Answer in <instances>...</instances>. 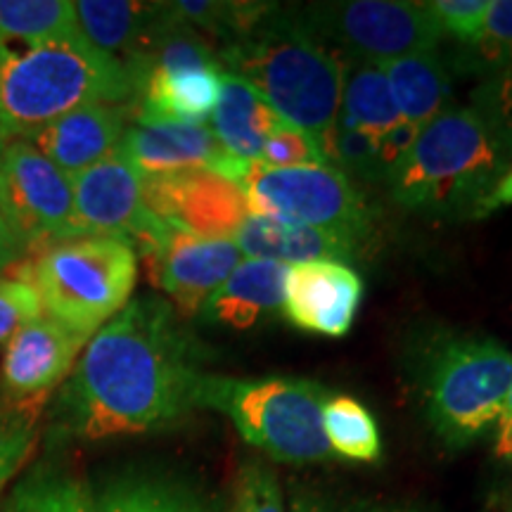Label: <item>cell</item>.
I'll return each mask as SVG.
<instances>
[{
	"label": "cell",
	"instance_id": "1",
	"mask_svg": "<svg viewBox=\"0 0 512 512\" xmlns=\"http://www.w3.org/2000/svg\"><path fill=\"white\" fill-rule=\"evenodd\" d=\"M204 358L169 299H131L83 347L55 401L57 427L100 441L174 425L197 408Z\"/></svg>",
	"mask_w": 512,
	"mask_h": 512
},
{
	"label": "cell",
	"instance_id": "2",
	"mask_svg": "<svg viewBox=\"0 0 512 512\" xmlns=\"http://www.w3.org/2000/svg\"><path fill=\"white\" fill-rule=\"evenodd\" d=\"M138 83L124 64L81 34L19 46L0 43V136L27 138L41 126L93 102H124Z\"/></svg>",
	"mask_w": 512,
	"mask_h": 512
},
{
	"label": "cell",
	"instance_id": "3",
	"mask_svg": "<svg viewBox=\"0 0 512 512\" xmlns=\"http://www.w3.org/2000/svg\"><path fill=\"white\" fill-rule=\"evenodd\" d=\"M223 72L238 76L285 124L302 128L323 145L342 102V60L294 22L290 10L261 19L216 55Z\"/></svg>",
	"mask_w": 512,
	"mask_h": 512
},
{
	"label": "cell",
	"instance_id": "4",
	"mask_svg": "<svg viewBox=\"0 0 512 512\" xmlns=\"http://www.w3.org/2000/svg\"><path fill=\"white\" fill-rule=\"evenodd\" d=\"M512 159L470 107H451L422 126L387 185L403 209L477 219Z\"/></svg>",
	"mask_w": 512,
	"mask_h": 512
},
{
	"label": "cell",
	"instance_id": "5",
	"mask_svg": "<svg viewBox=\"0 0 512 512\" xmlns=\"http://www.w3.org/2000/svg\"><path fill=\"white\" fill-rule=\"evenodd\" d=\"M19 278L34 285L46 316L91 342L131 302L138 252L117 238L76 235L41 249Z\"/></svg>",
	"mask_w": 512,
	"mask_h": 512
},
{
	"label": "cell",
	"instance_id": "6",
	"mask_svg": "<svg viewBox=\"0 0 512 512\" xmlns=\"http://www.w3.org/2000/svg\"><path fill=\"white\" fill-rule=\"evenodd\" d=\"M328 389L299 377L204 375L197 408L219 411L238 427L242 439L280 463H316L332 448L323 430Z\"/></svg>",
	"mask_w": 512,
	"mask_h": 512
},
{
	"label": "cell",
	"instance_id": "7",
	"mask_svg": "<svg viewBox=\"0 0 512 512\" xmlns=\"http://www.w3.org/2000/svg\"><path fill=\"white\" fill-rule=\"evenodd\" d=\"M512 354L486 335H444L427 349L422 392L427 418L448 446H467L503 411Z\"/></svg>",
	"mask_w": 512,
	"mask_h": 512
},
{
	"label": "cell",
	"instance_id": "8",
	"mask_svg": "<svg viewBox=\"0 0 512 512\" xmlns=\"http://www.w3.org/2000/svg\"><path fill=\"white\" fill-rule=\"evenodd\" d=\"M299 29L318 43H335L347 60L389 62L439 50L444 34L427 3L403 0H347L290 8Z\"/></svg>",
	"mask_w": 512,
	"mask_h": 512
},
{
	"label": "cell",
	"instance_id": "9",
	"mask_svg": "<svg viewBox=\"0 0 512 512\" xmlns=\"http://www.w3.org/2000/svg\"><path fill=\"white\" fill-rule=\"evenodd\" d=\"M238 185L245 190L252 216L368 238L373 223L368 204L351 178L335 166L266 169L249 162Z\"/></svg>",
	"mask_w": 512,
	"mask_h": 512
},
{
	"label": "cell",
	"instance_id": "10",
	"mask_svg": "<svg viewBox=\"0 0 512 512\" xmlns=\"http://www.w3.org/2000/svg\"><path fill=\"white\" fill-rule=\"evenodd\" d=\"M0 209L24 254L83 235L72 178L24 138L0 136Z\"/></svg>",
	"mask_w": 512,
	"mask_h": 512
},
{
	"label": "cell",
	"instance_id": "11",
	"mask_svg": "<svg viewBox=\"0 0 512 512\" xmlns=\"http://www.w3.org/2000/svg\"><path fill=\"white\" fill-rule=\"evenodd\" d=\"M223 67L195 29L178 22L138 74V117L207 124L221 93Z\"/></svg>",
	"mask_w": 512,
	"mask_h": 512
},
{
	"label": "cell",
	"instance_id": "12",
	"mask_svg": "<svg viewBox=\"0 0 512 512\" xmlns=\"http://www.w3.org/2000/svg\"><path fill=\"white\" fill-rule=\"evenodd\" d=\"M136 247L147 259L155 285L169 297L178 316H197L242 261V252L233 240L202 238L162 219Z\"/></svg>",
	"mask_w": 512,
	"mask_h": 512
},
{
	"label": "cell",
	"instance_id": "13",
	"mask_svg": "<svg viewBox=\"0 0 512 512\" xmlns=\"http://www.w3.org/2000/svg\"><path fill=\"white\" fill-rule=\"evenodd\" d=\"M143 190L157 219L202 238L233 240L249 216L245 190L211 169L143 176Z\"/></svg>",
	"mask_w": 512,
	"mask_h": 512
},
{
	"label": "cell",
	"instance_id": "14",
	"mask_svg": "<svg viewBox=\"0 0 512 512\" xmlns=\"http://www.w3.org/2000/svg\"><path fill=\"white\" fill-rule=\"evenodd\" d=\"M69 178L83 235H105L136 247L157 228L159 219L145 204L143 176L121 152Z\"/></svg>",
	"mask_w": 512,
	"mask_h": 512
},
{
	"label": "cell",
	"instance_id": "15",
	"mask_svg": "<svg viewBox=\"0 0 512 512\" xmlns=\"http://www.w3.org/2000/svg\"><path fill=\"white\" fill-rule=\"evenodd\" d=\"M119 152L140 176L211 169L238 183L249 164L230 157L207 124H176V121L136 119V124L126 128Z\"/></svg>",
	"mask_w": 512,
	"mask_h": 512
},
{
	"label": "cell",
	"instance_id": "16",
	"mask_svg": "<svg viewBox=\"0 0 512 512\" xmlns=\"http://www.w3.org/2000/svg\"><path fill=\"white\" fill-rule=\"evenodd\" d=\"M74 12L81 36L95 50L124 64L136 83L159 43L181 22L171 3L79 0Z\"/></svg>",
	"mask_w": 512,
	"mask_h": 512
},
{
	"label": "cell",
	"instance_id": "17",
	"mask_svg": "<svg viewBox=\"0 0 512 512\" xmlns=\"http://www.w3.org/2000/svg\"><path fill=\"white\" fill-rule=\"evenodd\" d=\"M86 337L43 313L10 337L3 358V389L10 403H46L57 384L74 370Z\"/></svg>",
	"mask_w": 512,
	"mask_h": 512
},
{
	"label": "cell",
	"instance_id": "18",
	"mask_svg": "<svg viewBox=\"0 0 512 512\" xmlns=\"http://www.w3.org/2000/svg\"><path fill=\"white\" fill-rule=\"evenodd\" d=\"M363 299V280L337 261L290 266L283 311L294 328L323 337H344L354 325Z\"/></svg>",
	"mask_w": 512,
	"mask_h": 512
},
{
	"label": "cell",
	"instance_id": "19",
	"mask_svg": "<svg viewBox=\"0 0 512 512\" xmlns=\"http://www.w3.org/2000/svg\"><path fill=\"white\" fill-rule=\"evenodd\" d=\"M128 117V102H93L62 114L24 140H29L57 169L74 176L119 152Z\"/></svg>",
	"mask_w": 512,
	"mask_h": 512
},
{
	"label": "cell",
	"instance_id": "20",
	"mask_svg": "<svg viewBox=\"0 0 512 512\" xmlns=\"http://www.w3.org/2000/svg\"><path fill=\"white\" fill-rule=\"evenodd\" d=\"M249 259H268L280 264H311V261H351L361 242L354 235L311 226H294L249 214L233 238Z\"/></svg>",
	"mask_w": 512,
	"mask_h": 512
},
{
	"label": "cell",
	"instance_id": "21",
	"mask_svg": "<svg viewBox=\"0 0 512 512\" xmlns=\"http://www.w3.org/2000/svg\"><path fill=\"white\" fill-rule=\"evenodd\" d=\"M290 266L268 259H242L226 283L202 306L200 316L209 323L247 330L283 306L285 278Z\"/></svg>",
	"mask_w": 512,
	"mask_h": 512
},
{
	"label": "cell",
	"instance_id": "22",
	"mask_svg": "<svg viewBox=\"0 0 512 512\" xmlns=\"http://www.w3.org/2000/svg\"><path fill=\"white\" fill-rule=\"evenodd\" d=\"M283 124L278 112L238 76L221 74V93L209 117V131L230 157L259 162L266 138Z\"/></svg>",
	"mask_w": 512,
	"mask_h": 512
},
{
	"label": "cell",
	"instance_id": "23",
	"mask_svg": "<svg viewBox=\"0 0 512 512\" xmlns=\"http://www.w3.org/2000/svg\"><path fill=\"white\" fill-rule=\"evenodd\" d=\"M380 67L406 124L422 128L441 112L451 110V74L439 50L399 57Z\"/></svg>",
	"mask_w": 512,
	"mask_h": 512
},
{
	"label": "cell",
	"instance_id": "24",
	"mask_svg": "<svg viewBox=\"0 0 512 512\" xmlns=\"http://www.w3.org/2000/svg\"><path fill=\"white\" fill-rule=\"evenodd\" d=\"M339 114L370 136H384L401 124L387 76L377 62H342V102Z\"/></svg>",
	"mask_w": 512,
	"mask_h": 512
},
{
	"label": "cell",
	"instance_id": "25",
	"mask_svg": "<svg viewBox=\"0 0 512 512\" xmlns=\"http://www.w3.org/2000/svg\"><path fill=\"white\" fill-rule=\"evenodd\" d=\"M81 34L72 0H0V43H46Z\"/></svg>",
	"mask_w": 512,
	"mask_h": 512
},
{
	"label": "cell",
	"instance_id": "26",
	"mask_svg": "<svg viewBox=\"0 0 512 512\" xmlns=\"http://www.w3.org/2000/svg\"><path fill=\"white\" fill-rule=\"evenodd\" d=\"M98 512H214V508L181 484L133 475L102 491Z\"/></svg>",
	"mask_w": 512,
	"mask_h": 512
},
{
	"label": "cell",
	"instance_id": "27",
	"mask_svg": "<svg viewBox=\"0 0 512 512\" xmlns=\"http://www.w3.org/2000/svg\"><path fill=\"white\" fill-rule=\"evenodd\" d=\"M325 439L337 456L373 463L380 458L382 441L377 422L363 403L351 396H330L323 406Z\"/></svg>",
	"mask_w": 512,
	"mask_h": 512
},
{
	"label": "cell",
	"instance_id": "28",
	"mask_svg": "<svg viewBox=\"0 0 512 512\" xmlns=\"http://www.w3.org/2000/svg\"><path fill=\"white\" fill-rule=\"evenodd\" d=\"M0 512H95L88 494L74 477L55 467H34L12 486Z\"/></svg>",
	"mask_w": 512,
	"mask_h": 512
},
{
	"label": "cell",
	"instance_id": "29",
	"mask_svg": "<svg viewBox=\"0 0 512 512\" xmlns=\"http://www.w3.org/2000/svg\"><path fill=\"white\" fill-rule=\"evenodd\" d=\"M323 152L330 166L342 171L344 176H356L361 181H384L387 183V166L382 162L377 136L361 131L349 124L342 114H337L335 124L323 138Z\"/></svg>",
	"mask_w": 512,
	"mask_h": 512
},
{
	"label": "cell",
	"instance_id": "30",
	"mask_svg": "<svg viewBox=\"0 0 512 512\" xmlns=\"http://www.w3.org/2000/svg\"><path fill=\"white\" fill-rule=\"evenodd\" d=\"M456 67L484 79L512 67V0H491L477 41L460 48Z\"/></svg>",
	"mask_w": 512,
	"mask_h": 512
},
{
	"label": "cell",
	"instance_id": "31",
	"mask_svg": "<svg viewBox=\"0 0 512 512\" xmlns=\"http://www.w3.org/2000/svg\"><path fill=\"white\" fill-rule=\"evenodd\" d=\"M41 408V401L0 408V494L34 456Z\"/></svg>",
	"mask_w": 512,
	"mask_h": 512
},
{
	"label": "cell",
	"instance_id": "32",
	"mask_svg": "<svg viewBox=\"0 0 512 512\" xmlns=\"http://www.w3.org/2000/svg\"><path fill=\"white\" fill-rule=\"evenodd\" d=\"M470 100V110H475L505 155L512 159V67L486 76Z\"/></svg>",
	"mask_w": 512,
	"mask_h": 512
},
{
	"label": "cell",
	"instance_id": "33",
	"mask_svg": "<svg viewBox=\"0 0 512 512\" xmlns=\"http://www.w3.org/2000/svg\"><path fill=\"white\" fill-rule=\"evenodd\" d=\"M259 164L266 169H297V166L328 164L323 147L302 128L280 124L261 147Z\"/></svg>",
	"mask_w": 512,
	"mask_h": 512
},
{
	"label": "cell",
	"instance_id": "34",
	"mask_svg": "<svg viewBox=\"0 0 512 512\" xmlns=\"http://www.w3.org/2000/svg\"><path fill=\"white\" fill-rule=\"evenodd\" d=\"M233 512H285L278 477L264 463L242 465L235 482Z\"/></svg>",
	"mask_w": 512,
	"mask_h": 512
},
{
	"label": "cell",
	"instance_id": "35",
	"mask_svg": "<svg viewBox=\"0 0 512 512\" xmlns=\"http://www.w3.org/2000/svg\"><path fill=\"white\" fill-rule=\"evenodd\" d=\"M427 5L441 34L456 38L460 48H465L477 41L491 0H434Z\"/></svg>",
	"mask_w": 512,
	"mask_h": 512
},
{
	"label": "cell",
	"instance_id": "36",
	"mask_svg": "<svg viewBox=\"0 0 512 512\" xmlns=\"http://www.w3.org/2000/svg\"><path fill=\"white\" fill-rule=\"evenodd\" d=\"M41 316L43 306L34 285L22 278L0 280V344Z\"/></svg>",
	"mask_w": 512,
	"mask_h": 512
},
{
	"label": "cell",
	"instance_id": "37",
	"mask_svg": "<svg viewBox=\"0 0 512 512\" xmlns=\"http://www.w3.org/2000/svg\"><path fill=\"white\" fill-rule=\"evenodd\" d=\"M294 512H418L411 508H389V505H332L313 498H299Z\"/></svg>",
	"mask_w": 512,
	"mask_h": 512
},
{
	"label": "cell",
	"instance_id": "38",
	"mask_svg": "<svg viewBox=\"0 0 512 512\" xmlns=\"http://www.w3.org/2000/svg\"><path fill=\"white\" fill-rule=\"evenodd\" d=\"M505 207H512V164L508 166V171L501 176V181L494 185V190L486 195L482 207H479L477 219H484V216L494 214V211L505 209Z\"/></svg>",
	"mask_w": 512,
	"mask_h": 512
},
{
	"label": "cell",
	"instance_id": "39",
	"mask_svg": "<svg viewBox=\"0 0 512 512\" xmlns=\"http://www.w3.org/2000/svg\"><path fill=\"white\" fill-rule=\"evenodd\" d=\"M496 456L512 458V382L505 396L503 411L498 415V432H496Z\"/></svg>",
	"mask_w": 512,
	"mask_h": 512
},
{
	"label": "cell",
	"instance_id": "40",
	"mask_svg": "<svg viewBox=\"0 0 512 512\" xmlns=\"http://www.w3.org/2000/svg\"><path fill=\"white\" fill-rule=\"evenodd\" d=\"M22 256H24V249L19 247V242L15 235H12L8 221H5L3 209H0V271H5V268H10L12 264H17Z\"/></svg>",
	"mask_w": 512,
	"mask_h": 512
}]
</instances>
